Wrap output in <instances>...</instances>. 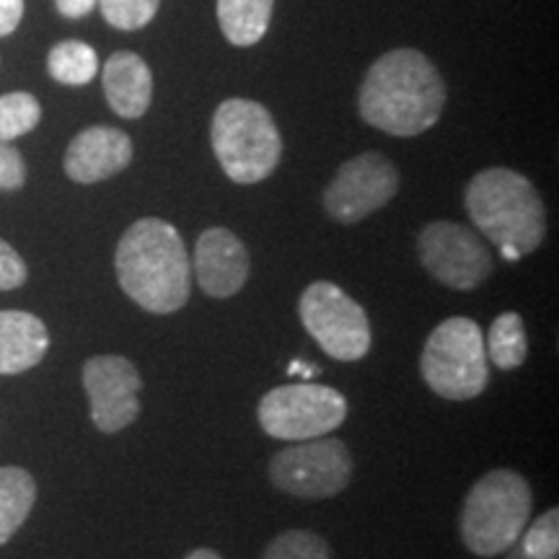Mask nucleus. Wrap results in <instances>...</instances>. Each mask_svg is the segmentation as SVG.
<instances>
[{"label": "nucleus", "mask_w": 559, "mask_h": 559, "mask_svg": "<svg viewBox=\"0 0 559 559\" xmlns=\"http://www.w3.org/2000/svg\"><path fill=\"white\" fill-rule=\"evenodd\" d=\"M445 81L428 55L400 47L381 55L362 79L358 111L362 122L394 138L428 132L445 109Z\"/></svg>", "instance_id": "obj_1"}, {"label": "nucleus", "mask_w": 559, "mask_h": 559, "mask_svg": "<svg viewBox=\"0 0 559 559\" xmlns=\"http://www.w3.org/2000/svg\"><path fill=\"white\" fill-rule=\"evenodd\" d=\"M115 270L120 288L148 313L185 309L192 293V260L171 223L140 218L117 243Z\"/></svg>", "instance_id": "obj_2"}, {"label": "nucleus", "mask_w": 559, "mask_h": 559, "mask_svg": "<svg viewBox=\"0 0 559 559\" xmlns=\"http://www.w3.org/2000/svg\"><path fill=\"white\" fill-rule=\"evenodd\" d=\"M466 213L481 236L506 260H521L542 247L547 236V207L528 177L492 166L479 171L464 192Z\"/></svg>", "instance_id": "obj_3"}, {"label": "nucleus", "mask_w": 559, "mask_h": 559, "mask_svg": "<svg viewBox=\"0 0 559 559\" xmlns=\"http://www.w3.org/2000/svg\"><path fill=\"white\" fill-rule=\"evenodd\" d=\"M531 506V487L519 472L495 469L485 474L461 508V542L477 557L502 555L528 526Z\"/></svg>", "instance_id": "obj_4"}, {"label": "nucleus", "mask_w": 559, "mask_h": 559, "mask_svg": "<svg viewBox=\"0 0 559 559\" xmlns=\"http://www.w3.org/2000/svg\"><path fill=\"white\" fill-rule=\"evenodd\" d=\"M210 140L221 169L236 185L264 181L283 158V138L270 109L260 102H223L213 115Z\"/></svg>", "instance_id": "obj_5"}, {"label": "nucleus", "mask_w": 559, "mask_h": 559, "mask_svg": "<svg viewBox=\"0 0 559 559\" xmlns=\"http://www.w3.org/2000/svg\"><path fill=\"white\" fill-rule=\"evenodd\" d=\"M419 370L440 400L466 402L479 396L489 383L481 326L466 317L440 321L425 342Z\"/></svg>", "instance_id": "obj_6"}, {"label": "nucleus", "mask_w": 559, "mask_h": 559, "mask_svg": "<svg viewBox=\"0 0 559 559\" xmlns=\"http://www.w3.org/2000/svg\"><path fill=\"white\" fill-rule=\"evenodd\" d=\"M262 430L277 440H311L330 436L347 419V400L321 383H288L260 400Z\"/></svg>", "instance_id": "obj_7"}, {"label": "nucleus", "mask_w": 559, "mask_h": 559, "mask_svg": "<svg viewBox=\"0 0 559 559\" xmlns=\"http://www.w3.org/2000/svg\"><path fill=\"white\" fill-rule=\"evenodd\" d=\"M298 317L330 358L355 362L368 355L370 324L366 311L340 285L326 280L311 283L298 300Z\"/></svg>", "instance_id": "obj_8"}, {"label": "nucleus", "mask_w": 559, "mask_h": 559, "mask_svg": "<svg viewBox=\"0 0 559 559\" xmlns=\"http://www.w3.org/2000/svg\"><path fill=\"white\" fill-rule=\"evenodd\" d=\"M353 456L340 438L300 440L270 461L272 485L300 500H326L347 489Z\"/></svg>", "instance_id": "obj_9"}, {"label": "nucleus", "mask_w": 559, "mask_h": 559, "mask_svg": "<svg viewBox=\"0 0 559 559\" xmlns=\"http://www.w3.org/2000/svg\"><path fill=\"white\" fill-rule=\"evenodd\" d=\"M417 254L438 283L453 290H474L492 275V257L472 228L432 221L419 230Z\"/></svg>", "instance_id": "obj_10"}, {"label": "nucleus", "mask_w": 559, "mask_h": 559, "mask_svg": "<svg viewBox=\"0 0 559 559\" xmlns=\"http://www.w3.org/2000/svg\"><path fill=\"white\" fill-rule=\"evenodd\" d=\"M400 187V169L383 153L368 151L340 166L324 192V207L332 221L349 226L389 205Z\"/></svg>", "instance_id": "obj_11"}, {"label": "nucleus", "mask_w": 559, "mask_h": 559, "mask_svg": "<svg viewBox=\"0 0 559 559\" xmlns=\"http://www.w3.org/2000/svg\"><path fill=\"white\" fill-rule=\"evenodd\" d=\"M138 368L122 355H96L83 366V389L91 404V419L102 432H120L140 415Z\"/></svg>", "instance_id": "obj_12"}, {"label": "nucleus", "mask_w": 559, "mask_h": 559, "mask_svg": "<svg viewBox=\"0 0 559 559\" xmlns=\"http://www.w3.org/2000/svg\"><path fill=\"white\" fill-rule=\"evenodd\" d=\"M192 270L205 296L230 298L247 285L251 260L239 236L228 228H207L194 247Z\"/></svg>", "instance_id": "obj_13"}, {"label": "nucleus", "mask_w": 559, "mask_h": 559, "mask_svg": "<svg viewBox=\"0 0 559 559\" xmlns=\"http://www.w3.org/2000/svg\"><path fill=\"white\" fill-rule=\"evenodd\" d=\"M132 153L135 148L128 132L96 124L70 140L62 166H66L68 179L79 185H96L128 169Z\"/></svg>", "instance_id": "obj_14"}, {"label": "nucleus", "mask_w": 559, "mask_h": 559, "mask_svg": "<svg viewBox=\"0 0 559 559\" xmlns=\"http://www.w3.org/2000/svg\"><path fill=\"white\" fill-rule=\"evenodd\" d=\"M104 96L115 115L124 120H138L151 109L153 73L140 55L115 52L104 66Z\"/></svg>", "instance_id": "obj_15"}, {"label": "nucleus", "mask_w": 559, "mask_h": 559, "mask_svg": "<svg viewBox=\"0 0 559 559\" xmlns=\"http://www.w3.org/2000/svg\"><path fill=\"white\" fill-rule=\"evenodd\" d=\"M50 332L26 311H0V376L24 373L45 360Z\"/></svg>", "instance_id": "obj_16"}, {"label": "nucleus", "mask_w": 559, "mask_h": 559, "mask_svg": "<svg viewBox=\"0 0 559 559\" xmlns=\"http://www.w3.org/2000/svg\"><path fill=\"white\" fill-rule=\"evenodd\" d=\"M275 0H218L215 13L223 37L234 47H251L270 29Z\"/></svg>", "instance_id": "obj_17"}, {"label": "nucleus", "mask_w": 559, "mask_h": 559, "mask_svg": "<svg viewBox=\"0 0 559 559\" xmlns=\"http://www.w3.org/2000/svg\"><path fill=\"white\" fill-rule=\"evenodd\" d=\"M37 500V481L21 466H0V547L29 519Z\"/></svg>", "instance_id": "obj_18"}, {"label": "nucleus", "mask_w": 559, "mask_h": 559, "mask_svg": "<svg viewBox=\"0 0 559 559\" xmlns=\"http://www.w3.org/2000/svg\"><path fill=\"white\" fill-rule=\"evenodd\" d=\"M47 73L62 86H86L99 73V55L81 39L58 41L47 55Z\"/></svg>", "instance_id": "obj_19"}, {"label": "nucleus", "mask_w": 559, "mask_h": 559, "mask_svg": "<svg viewBox=\"0 0 559 559\" xmlns=\"http://www.w3.org/2000/svg\"><path fill=\"white\" fill-rule=\"evenodd\" d=\"M487 358L495 362L500 370L521 368L528 358V337L526 324H523L521 313L506 311L492 321L487 332Z\"/></svg>", "instance_id": "obj_20"}, {"label": "nucleus", "mask_w": 559, "mask_h": 559, "mask_svg": "<svg viewBox=\"0 0 559 559\" xmlns=\"http://www.w3.org/2000/svg\"><path fill=\"white\" fill-rule=\"evenodd\" d=\"M41 120V107L37 96L26 91H13V94L0 96V140H16L32 132Z\"/></svg>", "instance_id": "obj_21"}, {"label": "nucleus", "mask_w": 559, "mask_h": 559, "mask_svg": "<svg viewBox=\"0 0 559 559\" xmlns=\"http://www.w3.org/2000/svg\"><path fill=\"white\" fill-rule=\"evenodd\" d=\"M104 21L120 32H138L148 26L160 9V0H96Z\"/></svg>", "instance_id": "obj_22"}, {"label": "nucleus", "mask_w": 559, "mask_h": 559, "mask_svg": "<svg viewBox=\"0 0 559 559\" xmlns=\"http://www.w3.org/2000/svg\"><path fill=\"white\" fill-rule=\"evenodd\" d=\"M262 559H332L330 544L313 531H285L264 549Z\"/></svg>", "instance_id": "obj_23"}, {"label": "nucleus", "mask_w": 559, "mask_h": 559, "mask_svg": "<svg viewBox=\"0 0 559 559\" xmlns=\"http://www.w3.org/2000/svg\"><path fill=\"white\" fill-rule=\"evenodd\" d=\"M519 544L534 559H559V510L551 508L528 523Z\"/></svg>", "instance_id": "obj_24"}, {"label": "nucleus", "mask_w": 559, "mask_h": 559, "mask_svg": "<svg viewBox=\"0 0 559 559\" xmlns=\"http://www.w3.org/2000/svg\"><path fill=\"white\" fill-rule=\"evenodd\" d=\"M26 181V164L9 140H0V190L16 192Z\"/></svg>", "instance_id": "obj_25"}, {"label": "nucleus", "mask_w": 559, "mask_h": 559, "mask_svg": "<svg viewBox=\"0 0 559 559\" xmlns=\"http://www.w3.org/2000/svg\"><path fill=\"white\" fill-rule=\"evenodd\" d=\"M26 262L21 254L11 247L9 241L0 239V290H16L26 283Z\"/></svg>", "instance_id": "obj_26"}, {"label": "nucleus", "mask_w": 559, "mask_h": 559, "mask_svg": "<svg viewBox=\"0 0 559 559\" xmlns=\"http://www.w3.org/2000/svg\"><path fill=\"white\" fill-rule=\"evenodd\" d=\"M24 19V0H0V37H9Z\"/></svg>", "instance_id": "obj_27"}, {"label": "nucleus", "mask_w": 559, "mask_h": 559, "mask_svg": "<svg viewBox=\"0 0 559 559\" xmlns=\"http://www.w3.org/2000/svg\"><path fill=\"white\" fill-rule=\"evenodd\" d=\"M55 5H58L60 16L75 21L88 16V13L94 11L96 0H55Z\"/></svg>", "instance_id": "obj_28"}, {"label": "nucleus", "mask_w": 559, "mask_h": 559, "mask_svg": "<svg viewBox=\"0 0 559 559\" xmlns=\"http://www.w3.org/2000/svg\"><path fill=\"white\" fill-rule=\"evenodd\" d=\"M288 373H300V379H311L313 373H317V368H311V366H306V362H293V366L288 368Z\"/></svg>", "instance_id": "obj_29"}, {"label": "nucleus", "mask_w": 559, "mask_h": 559, "mask_svg": "<svg viewBox=\"0 0 559 559\" xmlns=\"http://www.w3.org/2000/svg\"><path fill=\"white\" fill-rule=\"evenodd\" d=\"M185 559H223V557L218 555V551H213V549H194Z\"/></svg>", "instance_id": "obj_30"}, {"label": "nucleus", "mask_w": 559, "mask_h": 559, "mask_svg": "<svg viewBox=\"0 0 559 559\" xmlns=\"http://www.w3.org/2000/svg\"><path fill=\"white\" fill-rule=\"evenodd\" d=\"M502 555H506V559H534V557H528L526 551H523V547H521L519 542H515L508 551H502Z\"/></svg>", "instance_id": "obj_31"}]
</instances>
